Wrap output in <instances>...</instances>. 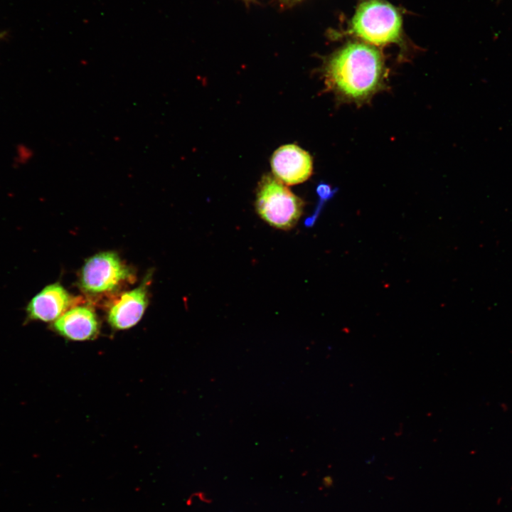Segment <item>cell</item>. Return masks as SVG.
Wrapping results in <instances>:
<instances>
[{
  "label": "cell",
  "mask_w": 512,
  "mask_h": 512,
  "mask_svg": "<svg viewBox=\"0 0 512 512\" xmlns=\"http://www.w3.org/2000/svg\"><path fill=\"white\" fill-rule=\"evenodd\" d=\"M271 167L274 176L289 186L305 181L313 170L309 154L295 144L278 148L272 156Z\"/></svg>",
  "instance_id": "obj_5"
},
{
  "label": "cell",
  "mask_w": 512,
  "mask_h": 512,
  "mask_svg": "<svg viewBox=\"0 0 512 512\" xmlns=\"http://www.w3.org/2000/svg\"><path fill=\"white\" fill-rule=\"evenodd\" d=\"M147 283L127 292L115 301L108 311V322L117 330L129 329L142 317L148 304Z\"/></svg>",
  "instance_id": "obj_8"
},
{
  "label": "cell",
  "mask_w": 512,
  "mask_h": 512,
  "mask_svg": "<svg viewBox=\"0 0 512 512\" xmlns=\"http://www.w3.org/2000/svg\"><path fill=\"white\" fill-rule=\"evenodd\" d=\"M133 278L130 268L114 252H102L88 258L80 275L81 289L90 294L114 292Z\"/></svg>",
  "instance_id": "obj_4"
},
{
  "label": "cell",
  "mask_w": 512,
  "mask_h": 512,
  "mask_svg": "<svg viewBox=\"0 0 512 512\" xmlns=\"http://www.w3.org/2000/svg\"><path fill=\"white\" fill-rule=\"evenodd\" d=\"M323 73L328 89L339 100L357 105L384 89L388 75L380 52L361 42L346 44L331 54Z\"/></svg>",
  "instance_id": "obj_1"
},
{
  "label": "cell",
  "mask_w": 512,
  "mask_h": 512,
  "mask_svg": "<svg viewBox=\"0 0 512 512\" xmlns=\"http://www.w3.org/2000/svg\"><path fill=\"white\" fill-rule=\"evenodd\" d=\"M282 6L284 7H291L301 2L303 0H279Z\"/></svg>",
  "instance_id": "obj_10"
},
{
  "label": "cell",
  "mask_w": 512,
  "mask_h": 512,
  "mask_svg": "<svg viewBox=\"0 0 512 512\" xmlns=\"http://www.w3.org/2000/svg\"><path fill=\"white\" fill-rule=\"evenodd\" d=\"M73 302V298L58 282L45 287L28 302L27 318L33 321H55Z\"/></svg>",
  "instance_id": "obj_6"
},
{
  "label": "cell",
  "mask_w": 512,
  "mask_h": 512,
  "mask_svg": "<svg viewBox=\"0 0 512 512\" xmlns=\"http://www.w3.org/2000/svg\"><path fill=\"white\" fill-rule=\"evenodd\" d=\"M246 4H249L250 3H252L255 1V0H242Z\"/></svg>",
  "instance_id": "obj_11"
},
{
  "label": "cell",
  "mask_w": 512,
  "mask_h": 512,
  "mask_svg": "<svg viewBox=\"0 0 512 512\" xmlns=\"http://www.w3.org/2000/svg\"><path fill=\"white\" fill-rule=\"evenodd\" d=\"M1 37V34H0V38Z\"/></svg>",
  "instance_id": "obj_12"
},
{
  "label": "cell",
  "mask_w": 512,
  "mask_h": 512,
  "mask_svg": "<svg viewBox=\"0 0 512 512\" xmlns=\"http://www.w3.org/2000/svg\"><path fill=\"white\" fill-rule=\"evenodd\" d=\"M304 203L283 183L267 174L258 183L255 208L259 216L272 227L289 230L299 221Z\"/></svg>",
  "instance_id": "obj_2"
},
{
  "label": "cell",
  "mask_w": 512,
  "mask_h": 512,
  "mask_svg": "<svg viewBox=\"0 0 512 512\" xmlns=\"http://www.w3.org/2000/svg\"><path fill=\"white\" fill-rule=\"evenodd\" d=\"M351 33L368 43L383 46L400 41L402 19L397 9L383 0H366L358 6Z\"/></svg>",
  "instance_id": "obj_3"
},
{
  "label": "cell",
  "mask_w": 512,
  "mask_h": 512,
  "mask_svg": "<svg viewBox=\"0 0 512 512\" xmlns=\"http://www.w3.org/2000/svg\"><path fill=\"white\" fill-rule=\"evenodd\" d=\"M52 328L68 339L87 341L98 335L100 323L92 308L76 306L70 307L53 321Z\"/></svg>",
  "instance_id": "obj_7"
},
{
  "label": "cell",
  "mask_w": 512,
  "mask_h": 512,
  "mask_svg": "<svg viewBox=\"0 0 512 512\" xmlns=\"http://www.w3.org/2000/svg\"><path fill=\"white\" fill-rule=\"evenodd\" d=\"M316 192L321 200H326L330 198L335 190L332 191L330 186L325 183H320L316 188Z\"/></svg>",
  "instance_id": "obj_9"
}]
</instances>
